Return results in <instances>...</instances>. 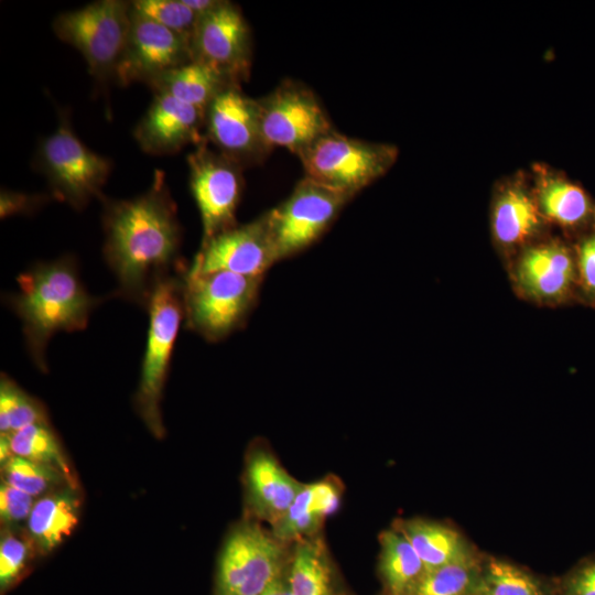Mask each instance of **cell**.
<instances>
[{
  "mask_svg": "<svg viewBox=\"0 0 595 595\" xmlns=\"http://www.w3.org/2000/svg\"><path fill=\"white\" fill-rule=\"evenodd\" d=\"M515 294L531 304H578L577 274L571 240L547 235L520 250L506 266Z\"/></svg>",
  "mask_w": 595,
  "mask_h": 595,
  "instance_id": "ba28073f",
  "label": "cell"
},
{
  "mask_svg": "<svg viewBox=\"0 0 595 595\" xmlns=\"http://www.w3.org/2000/svg\"><path fill=\"white\" fill-rule=\"evenodd\" d=\"M192 195L199 210L202 244L236 227L242 192L241 164L207 147V140L187 156Z\"/></svg>",
  "mask_w": 595,
  "mask_h": 595,
  "instance_id": "7c38bea8",
  "label": "cell"
},
{
  "mask_svg": "<svg viewBox=\"0 0 595 595\" xmlns=\"http://www.w3.org/2000/svg\"><path fill=\"white\" fill-rule=\"evenodd\" d=\"M192 57L239 84L249 76L251 37L240 9L224 1L198 18L192 41Z\"/></svg>",
  "mask_w": 595,
  "mask_h": 595,
  "instance_id": "4fadbf2b",
  "label": "cell"
},
{
  "mask_svg": "<svg viewBox=\"0 0 595 595\" xmlns=\"http://www.w3.org/2000/svg\"><path fill=\"white\" fill-rule=\"evenodd\" d=\"M565 595H595V561L583 564L571 574Z\"/></svg>",
  "mask_w": 595,
  "mask_h": 595,
  "instance_id": "8d00e7d4",
  "label": "cell"
},
{
  "mask_svg": "<svg viewBox=\"0 0 595 595\" xmlns=\"http://www.w3.org/2000/svg\"><path fill=\"white\" fill-rule=\"evenodd\" d=\"M480 573L472 555L426 571L409 595H475Z\"/></svg>",
  "mask_w": 595,
  "mask_h": 595,
  "instance_id": "83f0119b",
  "label": "cell"
},
{
  "mask_svg": "<svg viewBox=\"0 0 595 595\" xmlns=\"http://www.w3.org/2000/svg\"><path fill=\"white\" fill-rule=\"evenodd\" d=\"M8 436L12 455L53 467L60 470L73 486L74 479L66 462V457L58 444L55 434L47 423L29 425Z\"/></svg>",
  "mask_w": 595,
  "mask_h": 595,
  "instance_id": "4316f807",
  "label": "cell"
},
{
  "mask_svg": "<svg viewBox=\"0 0 595 595\" xmlns=\"http://www.w3.org/2000/svg\"><path fill=\"white\" fill-rule=\"evenodd\" d=\"M339 501L340 491L333 482L303 485L285 515L272 526L273 536L281 542L312 536L337 510Z\"/></svg>",
  "mask_w": 595,
  "mask_h": 595,
  "instance_id": "44dd1931",
  "label": "cell"
},
{
  "mask_svg": "<svg viewBox=\"0 0 595 595\" xmlns=\"http://www.w3.org/2000/svg\"><path fill=\"white\" fill-rule=\"evenodd\" d=\"M47 197L39 194H26L4 188L0 195V216L7 218L13 215L32 214L37 210Z\"/></svg>",
  "mask_w": 595,
  "mask_h": 595,
  "instance_id": "d590c367",
  "label": "cell"
},
{
  "mask_svg": "<svg viewBox=\"0 0 595 595\" xmlns=\"http://www.w3.org/2000/svg\"><path fill=\"white\" fill-rule=\"evenodd\" d=\"M263 277L184 272L185 325L208 342L237 331L253 310Z\"/></svg>",
  "mask_w": 595,
  "mask_h": 595,
  "instance_id": "5b68a950",
  "label": "cell"
},
{
  "mask_svg": "<svg viewBox=\"0 0 595 595\" xmlns=\"http://www.w3.org/2000/svg\"><path fill=\"white\" fill-rule=\"evenodd\" d=\"M351 198L304 176L283 203L266 213L279 261L315 242Z\"/></svg>",
  "mask_w": 595,
  "mask_h": 595,
  "instance_id": "30bf717a",
  "label": "cell"
},
{
  "mask_svg": "<svg viewBox=\"0 0 595 595\" xmlns=\"http://www.w3.org/2000/svg\"><path fill=\"white\" fill-rule=\"evenodd\" d=\"M531 184L549 227L559 228L569 240L595 227V202L581 185L539 165Z\"/></svg>",
  "mask_w": 595,
  "mask_h": 595,
  "instance_id": "d6986e66",
  "label": "cell"
},
{
  "mask_svg": "<svg viewBox=\"0 0 595 595\" xmlns=\"http://www.w3.org/2000/svg\"><path fill=\"white\" fill-rule=\"evenodd\" d=\"M283 558L281 541L258 524L236 528L220 552L215 595H261L281 577Z\"/></svg>",
  "mask_w": 595,
  "mask_h": 595,
  "instance_id": "9c48e42d",
  "label": "cell"
},
{
  "mask_svg": "<svg viewBox=\"0 0 595 595\" xmlns=\"http://www.w3.org/2000/svg\"><path fill=\"white\" fill-rule=\"evenodd\" d=\"M34 163L52 196L77 210L96 197L104 198L101 190L112 166L108 158L79 140L65 110L58 115L56 129L41 141Z\"/></svg>",
  "mask_w": 595,
  "mask_h": 595,
  "instance_id": "277c9868",
  "label": "cell"
},
{
  "mask_svg": "<svg viewBox=\"0 0 595 595\" xmlns=\"http://www.w3.org/2000/svg\"><path fill=\"white\" fill-rule=\"evenodd\" d=\"M47 423L46 413L39 401L24 392L8 376L0 381V432L11 434L29 425Z\"/></svg>",
  "mask_w": 595,
  "mask_h": 595,
  "instance_id": "f1b7e54d",
  "label": "cell"
},
{
  "mask_svg": "<svg viewBox=\"0 0 595 595\" xmlns=\"http://www.w3.org/2000/svg\"><path fill=\"white\" fill-rule=\"evenodd\" d=\"M205 111L167 94L154 93L147 112L134 128L141 150L152 155L173 154L188 144L206 141Z\"/></svg>",
  "mask_w": 595,
  "mask_h": 595,
  "instance_id": "ac0fdd59",
  "label": "cell"
},
{
  "mask_svg": "<svg viewBox=\"0 0 595 595\" xmlns=\"http://www.w3.org/2000/svg\"><path fill=\"white\" fill-rule=\"evenodd\" d=\"M104 202V257L118 282L117 293L147 305L154 284L185 270L180 260L182 229L163 171L147 192Z\"/></svg>",
  "mask_w": 595,
  "mask_h": 595,
  "instance_id": "6da1fadb",
  "label": "cell"
},
{
  "mask_svg": "<svg viewBox=\"0 0 595 595\" xmlns=\"http://www.w3.org/2000/svg\"><path fill=\"white\" fill-rule=\"evenodd\" d=\"M183 2L195 14L201 17L216 9L223 0H183Z\"/></svg>",
  "mask_w": 595,
  "mask_h": 595,
  "instance_id": "74e56055",
  "label": "cell"
},
{
  "mask_svg": "<svg viewBox=\"0 0 595 595\" xmlns=\"http://www.w3.org/2000/svg\"><path fill=\"white\" fill-rule=\"evenodd\" d=\"M130 3L137 13L181 35L191 43L199 17L186 7L183 0H134Z\"/></svg>",
  "mask_w": 595,
  "mask_h": 595,
  "instance_id": "1f68e13d",
  "label": "cell"
},
{
  "mask_svg": "<svg viewBox=\"0 0 595 595\" xmlns=\"http://www.w3.org/2000/svg\"><path fill=\"white\" fill-rule=\"evenodd\" d=\"M185 270L161 278L145 305L149 328L142 361L137 407L154 433L162 432L160 402L184 311Z\"/></svg>",
  "mask_w": 595,
  "mask_h": 595,
  "instance_id": "3957f363",
  "label": "cell"
},
{
  "mask_svg": "<svg viewBox=\"0 0 595 595\" xmlns=\"http://www.w3.org/2000/svg\"><path fill=\"white\" fill-rule=\"evenodd\" d=\"M246 479L253 511L272 526L285 515L303 487L263 448L251 453Z\"/></svg>",
  "mask_w": 595,
  "mask_h": 595,
  "instance_id": "ffe728a7",
  "label": "cell"
},
{
  "mask_svg": "<svg viewBox=\"0 0 595 595\" xmlns=\"http://www.w3.org/2000/svg\"><path fill=\"white\" fill-rule=\"evenodd\" d=\"M396 528L409 540L425 572L473 555L464 538L442 523L414 518L400 521Z\"/></svg>",
  "mask_w": 595,
  "mask_h": 595,
  "instance_id": "603a6c76",
  "label": "cell"
},
{
  "mask_svg": "<svg viewBox=\"0 0 595 595\" xmlns=\"http://www.w3.org/2000/svg\"><path fill=\"white\" fill-rule=\"evenodd\" d=\"M31 555L30 543L12 532L2 534L0 542V588L2 592L17 582Z\"/></svg>",
  "mask_w": 595,
  "mask_h": 595,
  "instance_id": "836d02e7",
  "label": "cell"
},
{
  "mask_svg": "<svg viewBox=\"0 0 595 595\" xmlns=\"http://www.w3.org/2000/svg\"><path fill=\"white\" fill-rule=\"evenodd\" d=\"M192 60L191 43L186 39L131 8L130 30L115 80L121 86L134 82L148 85Z\"/></svg>",
  "mask_w": 595,
  "mask_h": 595,
  "instance_id": "9a60e30c",
  "label": "cell"
},
{
  "mask_svg": "<svg viewBox=\"0 0 595 595\" xmlns=\"http://www.w3.org/2000/svg\"><path fill=\"white\" fill-rule=\"evenodd\" d=\"M380 541V570L391 595H409L425 573L418 553L397 528L383 531Z\"/></svg>",
  "mask_w": 595,
  "mask_h": 595,
  "instance_id": "d4e9b609",
  "label": "cell"
},
{
  "mask_svg": "<svg viewBox=\"0 0 595 595\" xmlns=\"http://www.w3.org/2000/svg\"><path fill=\"white\" fill-rule=\"evenodd\" d=\"M261 595H291L289 581L280 577L273 585H271Z\"/></svg>",
  "mask_w": 595,
  "mask_h": 595,
  "instance_id": "f35d334b",
  "label": "cell"
},
{
  "mask_svg": "<svg viewBox=\"0 0 595 595\" xmlns=\"http://www.w3.org/2000/svg\"><path fill=\"white\" fill-rule=\"evenodd\" d=\"M577 274V301L595 309V227L571 240Z\"/></svg>",
  "mask_w": 595,
  "mask_h": 595,
  "instance_id": "d6a6232c",
  "label": "cell"
},
{
  "mask_svg": "<svg viewBox=\"0 0 595 595\" xmlns=\"http://www.w3.org/2000/svg\"><path fill=\"white\" fill-rule=\"evenodd\" d=\"M130 23V1L99 0L58 14L53 31L83 55L96 80L106 83L115 79Z\"/></svg>",
  "mask_w": 595,
  "mask_h": 595,
  "instance_id": "52a82bcc",
  "label": "cell"
},
{
  "mask_svg": "<svg viewBox=\"0 0 595 595\" xmlns=\"http://www.w3.org/2000/svg\"><path fill=\"white\" fill-rule=\"evenodd\" d=\"M533 190L521 175L495 190L490 206V232L494 247L506 266L520 250L549 235Z\"/></svg>",
  "mask_w": 595,
  "mask_h": 595,
  "instance_id": "2e32d148",
  "label": "cell"
},
{
  "mask_svg": "<svg viewBox=\"0 0 595 595\" xmlns=\"http://www.w3.org/2000/svg\"><path fill=\"white\" fill-rule=\"evenodd\" d=\"M18 292L7 298L20 317L25 346L33 363L47 370L46 348L58 332L82 331L101 302L85 289L74 258L39 262L18 278Z\"/></svg>",
  "mask_w": 595,
  "mask_h": 595,
  "instance_id": "7a4b0ae2",
  "label": "cell"
},
{
  "mask_svg": "<svg viewBox=\"0 0 595 595\" xmlns=\"http://www.w3.org/2000/svg\"><path fill=\"white\" fill-rule=\"evenodd\" d=\"M279 261L267 214L251 223L237 225L202 244L188 273L230 271L247 277H263Z\"/></svg>",
  "mask_w": 595,
  "mask_h": 595,
  "instance_id": "5bb4252c",
  "label": "cell"
},
{
  "mask_svg": "<svg viewBox=\"0 0 595 595\" xmlns=\"http://www.w3.org/2000/svg\"><path fill=\"white\" fill-rule=\"evenodd\" d=\"M79 501L71 490L48 494L35 501L28 518L32 541L43 552L57 547L78 522Z\"/></svg>",
  "mask_w": 595,
  "mask_h": 595,
  "instance_id": "cb8c5ba5",
  "label": "cell"
},
{
  "mask_svg": "<svg viewBox=\"0 0 595 595\" xmlns=\"http://www.w3.org/2000/svg\"><path fill=\"white\" fill-rule=\"evenodd\" d=\"M477 595H545L540 584L520 567L491 558L484 566Z\"/></svg>",
  "mask_w": 595,
  "mask_h": 595,
  "instance_id": "f546056e",
  "label": "cell"
},
{
  "mask_svg": "<svg viewBox=\"0 0 595 595\" xmlns=\"http://www.w3.org/2000/svg\"><path fill=\"white\" fill-rule=\"evenodd\" d=\"M234 84L236 83L212 66L192 60L159 76L148 85L153 93L167 94L206 112L215 97Z\"/></svg>",
  "mask_w": 595,
  "mask_h": 595,
  "instance_id": "7402d4cb",
  "label": "cell"
},
{
  "mask_svg": "<svg viewBox=\"0 0 595 595\" xmlns=\"http://www.w3.org/2000/svg\"><path fill=\"white\" fill-rule=\"evenodd\" d=\"M260 133L268 152L284 148L296 155L333 130L329 118L305 85L285 80L257 99Z\"/></svg>",
  "mask_w": 595,
  "mask_h": 595,
  "instance_id": "8fae6325",
  "label": "cell"
},
{
  "mask_svg": "<svg viewBox=\"0 0 595 595\" xmlns=\"http://www.w3.org/2000/svg\"><path fill=\"white\" fill-rule=\"evenodd\" d=\"M288 581L291 595H333L332 567L321 540H300Z\"/></svg>",
  "mask_w": 595,
  "mask_h": 595,
  "instance_id": "484cf974",
  "label": "cell"
},
{
  "mask_svg": "<svg viewBox=\"0 0 595 595\" xmlns=\"http://www.w3.org/2000/svg\"><path fill=\"white\" fill-rule=\"evenodd\" d=\"M3 479L9 485L35 497L51 490L61 483H68L60 470L12 455L2 464Z\"/></svg>",
  "mask_w": 595,
  "mask_h": 595,
  "instance_id": "4dcf8cb0",
  "label": "cell"
},
{
  "mask_svg": "<svg viewBox=\"0 0 595 595\" xmlns=\"http://www.w3.org/2000/svg\"><path fill=\"white\" fill-rule=\"evenodd\" d=\"M205 129L206 140L239 164L268 153L260 133L257 99L246 96L238 84L226 87L210 102Z\"/></svg>",
  "mask_w": 595,
  "mask_h": 595,
  "instance_id": "e0dca14e",
  "label": "cell"
},
{
  "mask_svg": "<svg viewBox=\"0 0 595 595\" xmlns=\"http://www.w3.org/2000/svg\"><path fill=\"white\" fill-rule=\"evenodd\" d=\"M298 156L305 177L354 197L388 172L398 150L391 144L354 139L333 129Z\"/></svg>",
  "mask_w": 595,
  "mask_h": 595,
  "instance_id": "8992f818",
  "label": "cell"
},
{
  "mask_svg": "<svg viewBox=\"0 0 595 595\" xmlns=\"http://www.w3.org/2000/svg\"><path fill=\"white\" fill-rule=\"evenodd\" d=\"M34 497L2 480L0 486V518L6 524H14L29 518Z\"/></svg>",
  "mask_w": 595,
  "mask_h": 595,
  "instance_id": "e575fe53",
  "label": "cell"
}]
</instances>
